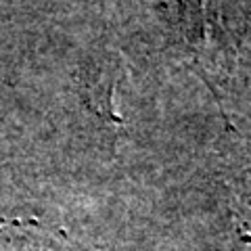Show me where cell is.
I'll use <instances>...</instances> for the list:
<instances>
[{"label":"cell","mask_w":251,"mask_h":251,"mask_svg":"<svg viewBox=\"0 0 251 251\" xmlns=\"http://www.w3.org/2000/svg\"><path fill=\"white\" fill-rule=\"evenodd\" d=\"M126 77L124 63L115 57H103L100 61L92 63L82 80L84 99L94 113L100 120H105L113 126H122L124 117L117 109V90Z\"/></svg>","instance_id":"6da1fadb"}]
</instances>
